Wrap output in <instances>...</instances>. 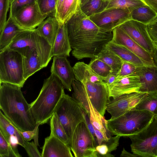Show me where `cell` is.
<instances>
[{
  "label": "cell",
  "mask_w": 157,
  "mask_h": 157,
  "mask_svg": "<svg viewBox=\"0 0 157 157\" xmlns=\"http://www.w3.org/2000/svg\"><path fill=\"white\" fill-rule=\"evenodd\" d=\"M65 24L71 54L78 60L94 59L113 38V33L100 29L80 8Z\"/></svg>",
  "instance_id": "6da1fadb"
},
{
  "label": "cell",
  "mask_w": 157,
  "mask_h": 157,
  "mask_svg": "<svg viewBox=\"0 0 157 157\" xmlns=\"http://www.w3.org/2000/svg\"><path fill=\"white\" fill-rule=\"evenodd\" d=\"M21 88L16 85L0 82V109L17 129L32 131L37 124Z\"/></svg>",
  "instance_id": "7a4b0ae2"
},
{
  "label": "cell",
  "mask_w": 157,
  "mask_h": 157,
  "mask_svg": "<svg viewBox=\"0 0 157 157\" xmlns=\"http://www.w3.org/2000/svg\"><path fill=\"white\" fill-rule=\"evenodd\" d=\"M64 89L61 81L53 74L44 80L38 96L30 104L36 124H43L50 120L64 92Z\"/></svg>",
  "instance_id": "3957f363"
},
{
  "label": "cell",
  "mask_w": 157,
  "mask_h": 157,
  "mask_svg": "<svg viewBox=\"0 0 157 157\" xmlns=\"http://www.w3.org/2000/svg\"><path fill=\"white\" fill-rule=\"evenodd\" d=\"M7 48L18 52L23 57H25L33 49H35L43 68L47 66L52 58V46L38 34L36 29L19 32Z\"/></svg>",
  "instance_id": "277c9868"
},
{
  "label": "cell",
  "mask_w": 157,
  "mask_h": 157,
  "mask_svg": "<svg viewBox=\"0 0 157 157\" xmlns=\"http://www.w3.org/2000/svg\"><path fill=\"white\" fill-rule=\"evenodd\" d=\"M153 114L135 107L117 117L107 120V127L113 135L128 136L138 133L150 123Z\"/></svg>",
  "instance_id": "5b68a950"
},
{
  "label": "cell",
  "mask_w": 157,
  "mask_h": 157,
  "mask_svg": "<svg viewBox=\"0 0 157 157\" xmlns=\"http://www.w3.org/2000/svg\"><path fill=\"white\" fill-rule=\"evenodd\" d=\"M84 111L77 101L64 92L54 113L57 114L70 139V145L77 126L82 122H86Z\"/></svg>",
  "instance_id": "8992f818"
},
{
  "label": "cell",
  "mask_w": 157,
  "mask_h": 157,
  "mask_svg": "<svg viewBox=\"0 0 157 157\" xmlns=\"http://www.w3.org/2000/svg\"><path fill=\"white\" fill-rule=\"evenodd\" d=\"M23 56L18 52L6 48L0 52V82H6L22 87Z\"/></svg>",
  "instance_id": "52a82bcc"
},
{
  "label": "cell",
  "mask_w": 157,
  "mask_h": 157,
  "mask_svg": "<svg viewBox=\"0 0 157 157\" xmlns=\"http://www.w3.org/2000/svg\"><path fill=\"white\" fill-rule=\"evenodd\" d=\"M132 151L140 157H157V117L141 131L128 136Z\"/></svg>",
  "instance_id": "ba28073f"
},
{
  "label": "cell",
  "mask_w": 157,
  "mask_h": 157,
  "mask_svg": "<svg viewBox=\"0 0 157 157\" xmlns=\"http://www.w3.org/2000/svg\"><path fill=\"white\" fill-rule=\"evenodd\" d=\"M70 148L75 157H97L95 145L86 122H82L77 126Z\"/></svg>",
  "instance_id": "9c48e42d"
},
{
  "label": "cell",
  "mask_w": 157,
  "mask_h": 157,
  "mask_svg": "<svg viewBox=\"0 0 157 157\" xmlns=\"http://www.w3.org/2000/svg\"><path fill=\"white\" fill-rule=\"evenodd\" d=\"M89 18L98 27L106 32H112L115 28L132 19L129 10L119 8L106 9Z\"/></svg>",
  "instance_id": "30bf717a"
},
{
  "label": "cell",
  "mask_w": 157,
  "mask_h": 157,
  "mask_svg": "<svg viewBox=\"0 0 157 157\" xmlns=\"http://www.w3.org/2000/svg\"><path fill=\"white\" fill-rule=\"evenodd\" d=\"M83 85L92 104L102 116L105 113L106 105L110 100L108 87L105 82L101 83L92 82L86 79H75Z\"/></svg>",
  "instance_id": "8fae6325"
},
{
  "label": "cell",
  "mask_w": 157,
  "mask_h": 157,
  "mask_svg": "<svg viewBox=\"0 0 157 157\" xmlns=\"http://www.w3.org/2000/svg\"><path fill=\"white\" fill-rule=\"evenodd\" d=\"M147 94L135 91L124 94L109 100L107 104L106 110L111 116L110 119H114L134 107Z\"/></svg>",
  "instance_id": "7c38bea8"
},
{
  "label": "cell",
  "mask_w": 157,
  "mask_h": 157,
  "mask_svg": "<svg viewBox=\"0 0 157 157\" xmlns=\"http://www.w3.org/2000/svg\"><path fill=\"white\" fill-rule=\"evenodd\" d=\"M119 27L152 57L156 48L149 35L146 25L131 19Z\"/></svg>",
  "instance_id": "4fadbf2b"
},
{
  "label": "cell",
  "mask_w": 157,
  "mask_h": 157,
  "mask_svg": "<svg viewBox=\"0 0 157 157\" xmlns=\"http://www.w3.org/2000/svg\"><path fill=\"white\" fill-rule=\"evenodd\" d=\"M47 17L42 13L36 2L21 8L12 17L24 29L31 30L38 27Z\"/></svg>",
  "instance_id": "5bb4252c"
},
{
  "label": "cell",
  "mask_w": 157,
  "mask_h": 157,
  "mask_svg": "<svg viewBox=\"0 0 157 157\" xmlns=\"http://www.w3.org/2000/svg\"><path fill=\"white\" fill-rule=\"evenodd\" d=\"M112 33L113 41L125 47L134 53L140 59L144 65H155L152 56L133 40L119 26L115 28Z\"/></svg>",
  "instance_id": "9a60e30c"
},
{
  "label": "cell",
  "mask_w": 157,
  "mask_h": 157,
  "mask_svg": "<svg viewBox=\"0 0 157 157\" xmlns=\"http://www.w3.org/2000/svg\"><path fill=\"white\" fill-rule=\"evenodd\" d=\"M53 60L51 74H54L60 79L64 88L68 91H71L73 81L75 78L73 67L67 57L54 56Z\"/></svg>",
  "instance_id": "2e32d148"
},
{
  "label": "cell",
  "mask_w": 157,
  "mask_h": 157,
  "mask_svg": "<svg viewBox=\"0 0 157 157\" xmlns=\"http://www.w3.org/2000/svg\"><path fill=\"white\" fill-rule=\"evenodd\" d=\"M141 86L139 76L134 74L116 78L108 86L109 96L115 98L124 94L137 92Z\"/></svg>",
  "instance_id": "e0dca14e"
},
{
  "label": "cell",
  "mask_w": 157,
  "mask_h": 157,
  "mask_svg": "<svg viewBox=\"0 0 157 157\" xmlns=\"http://www.w3.org/2000/svg\"><path fill=\"white\" fill-rule=\"evenodd\" d=\"M132 74L138 75L141 86L137 92L157 94V66H143L136 67Z\"/></svg>",
  "instance_id": "ac0fdd59"
},
{
  "label": "cell",
  "mask_w": 157,
  "mask_h": 157,
  "mask_svg": "<svg viewBox=\"0 0 157 157\" xmlns=\"http://www.w3.org/2000/svg\"><path fill=\"white\" fill-rule=\"evenodd\" d=\"M69 146L52 134L45 139L42 157H73Z\"/></svg>",
  "instance_id": "d6986e66"
},
{
  "label": "cell",
  "mask_w": 157,
  "mask_h": 157,
  "mask_svg": "<svg viewBox=\"0 0 157 157\" xmlns=\"http://www.w3.org/2000/svg\"><path fill=\"white\" fill-rule=\"evenodd\" d=\"M88 98L90 105V114L89 115L97 138V145L108 140L113 135L107 127V120H106L96 110Z\"/></svg>",
  "instance_id": "ffe728a7"
},
{
  "label": "cell",
  "mask_w": 157,
  "mask_h": 157,
  "mask_svg": "<svg viewBox=\"0 0 157 157\" xmlns=\"http://www.w3.org/2000/svg\"><path fill=\"white\" fill-rule=\"evenodd\" d=\"M61 25L55 17L50 16L42 21L36 30L52 48Z\"/></svg>",
  "instance_id": "44dd1931"
},
{
  "label": "cell",
  "mask_w": 157,
  "mask_h": 157,
  "mask_svg": "<svg viewBox=\"0 0 157 157\" xmlns=\"http://www.w3.org/2000/svg\"><path fill=\"white\" fill-rule=\"evenodd\" d=\"M0 131L9 143L18 144L24 147L25 140L22 134L1 111Z\"/></svg>",
  "instance_id": "7402d4cb"
},
{
  "label": "cell",
  "mask_w": 157,
  "mask_h": 157,
  "mask_svg": "<svg viewBox=\"0 0 157 157\" xmlns=\"http://www.w3.org/2000/svg\"><path fill=\"white\" fill-rule=\"evenodd\" d=\"M72 49L69 42L65 24L61 25L59 29L54 45L52 48L51 56H70Z\"/></svg>",
  "instance_id": "603a6c76"
},
{
  "label": "cell",
  "mask_w": 157,
  "mask_h": 157,
  "mask_svg": "<svg viewBox=\"0 0 157 157\" xmlns=\"http://www.w3.org/2000/svg\"><path fill=\"white\" fill-rule=\"evenodd\" d=\"M24 30L12 17H9L3 29L0 33V52L6 48L17 34Z\"/></svg>",
  "instance_id": "cb8c5ba5"
},
{
  "label": "cell",
  "mask_w": 157,
  "mask_h": 157,
  "mask_svg": "<svg viewBox=\"0 0 157 157\" xmlns=\"http://www.w3.org/2000/svg\"><path fill=\"white\" fill-rule=\"evenodd\" d=\"M105 47L124 61L133 65L136 67L144 65L140 59L134 53L125 47L116 43L112 40Z\"/></svg>",
  "instance_id": "d4e9b609"
},
{
  "label": "cell",
  "mask_w": 157,
  "mask_h": 157,
  "mask_svg": "<svg viewBox=\"0 0 157 157\" xmlns=\"http://www.w3.org/2000/svg\"><path fill=\"white\" fill-rule=\"evenodd\" d=\"M80 7V0H63L55 17L60 24H65Z\"/></svg>",
  "instance_id": "484cf974"
},
{
  "label": "cell",
  "mask_w": 157,
  "mask_h": 157,
  "mask_svg": "<svg viewBox=\"0 0 157 157\" xmlns=\"http://www.w3.org/2000/svg\"><path fill=\"white\" fill-rule=\"evenodd\" d=\"M23 76L26 80L30 76L43 67L35 49H33L25 57H23Z\"/></svg>",
  "instance_id": "4316f807"
},
{
  "label": "cell",
  "mask_w": 157,
  "mask_h": 157,
  "mask_svg": "<svg viewBox=\"0 0 157 157\" xmlns=\"http://www.w3.org/2000/svg\"><path fill=\"white\" fill-rule=\"evenodd\" d=\"M94 59L102 61L109 65L112 69V74L117 76L124 61L117 55L105 46Z\"/></svg>",
  "instance_id": "83f0119b"
},
{
  "label": "cell",
  "mask_w": 157,
  "mask_h": 157,
  "mask_svg": "<svg viewBox=\"0 0 157 157\" xmlns=\"http://www.w3.org/2000/svg\"><path fill=\"white\" fill-rule=\"evenodd\" d=\"M130 15L132 20L146 25L157 17L156 13L147 5L134 9L130 12Z\"/></svg>",
  "instance_id": "f1b7e54d"
},
{
  "label": "cell",
  "mask_w": 157,
  "mask_h": 157,
  "mask_svg": "<svg viewBox=\"0 0 157 157\" xmlns=\"http://www.w3.org/2000/svg\"><path fill=\"white\" fill-rule=\"evenodd\" d=\"M121 137L118 135L112 136L108 140L102 141L100 144L97 145L95 147L97 157H114L110 153L117 149Z\"/></svg>",
  "instance_id": "f546056e"
},
{
  "label": "cell",
  "mask_w": 157,
  "mask_h": 157,
  "mask_svg": "<svg viewBox=\"0 0 157 157\" xmlns=\"http://www.w3.org/2000/svg\"><path fill=\"white\" fill-rule=\"evenodd\" d=\"M50 122L51 134L60 140L70 147V139L56 113H54L51 118Z\"/></svg>",
  "instance_id": "4dcf8cb0"
},
{
  "label": "cell",
  "mask_w": 157,
  "mask_h": 157,
  "mask_svg": "<svg viewBox=\"0 0 157 157\" xmlns=\"http://www.w3.org/2000/svg\"><path fill=\"white\" fill-rule=\"evenodd\" d=\"M108 5L107 0H90L80 8L86 16L90 17L104 11Z\"/></svg>",
  "instance_id": "1f68e13d"
},
{
  "label": "cell",
  "mask_w": 157,
  "mask_h": 157,
  "mask_svg": "<svg viewBox=\"0 0 157 157\" xmlns=\"http://www.w3.org/2000/svg\"><path fill=\"white\" fill-rule=\"evenodd\" d=\"M106 9L119 8L127 10L131 12L134 9L146 5L142 0H107Z\"/></svg>",
  "instance_id": "d6a6232c"
},
{
  "label": "cell",
  "mask_w": 157,
  "mask_h": 157,
  "mask_svg": "<svg viewBox=\"0 0 157 157\" xmlns=\"http://www.w3.org/2000/svg\"><path fill=\"white\" fill-rule=\"evenodd\" d=\"M135 108L136 109L149 111L157 117V94H147Z\"/></svg>",
  "instance_id": "836d02e7"
},
{
  "label": "cell",
  "mask_w": 157,
  "mask_h": 157,
  "mask_svg": "<svg viewBox=\"0 0 157 157\" xmlns=\"http://www.w3.org/2000/svg\"><path fill=\"white\" fill-rule=\"evenodd\" d=\"M17 146L9 143L0 131V157H21Z\"/></svg>",
  "instance_id": "e575fe53"
},
{
  "label": "cell",
  "mask_w": 157,
  "mask_h": 157,
  "mask_svg": "<svg viewBox=\"0 0 157 157\" xmlns=\"http://www.w3.org/2000/svg\"><path fill=\"white\" fill-rule=\"evenodd\" d=\"M88 65L96 74L103 78L104 81L113 71L109 65L97 59H91Z\"/></svg>",
  "instance_id": "d590c367"
},
{
  "label": "cell",
  "mask_w": 157,
  "mask_h": 157,
  "mask_svg": "<svg viewBox=\"0 0 157 157\" xmlns=\"http://www.w3.org/2000/svg\"><path fill=\"white\" fill-rule=\"evenodd\" d=\"M56 1L57 0H37V2L43 15L55 17Z\"/></svg>",
  "instance_id": "8d00e7d4"
},
{
  "label": "cell",
  "mask_w": 157,
  "mask_h": 157,
  "mask_svg": "<svg viewBox=\"0 0 157 157\" xmlns=\"http://www.w3.org/2000/svg\"><path fill=\"white\" fill-rule=\"evenodd\" d=\"M11 0H0V33L4 29Z\"/></svg>",
  "instance_id": "74e56055"
},
{
  "label": "cell",
  "mask_w": 157,
  "mask_h": 157,
  "mask_svg": "<svg viewBox=\"0 0 157 157\" xmlns=\"http://www.w3.org/2000/svg\"><path fill=\"white\" fill-rule=\"evenodd\" d=\"M37 2V0H11L9 17H12L19 9L23 7Z\"/></svg>",
  "instance_id": "f35d334b"
},
{
  "label": "cell",
  "mask_w": 157,
  "mask_h": 157,
  "mask_svg": "<svg viewBox=\"0 0 157 157\" xmlns=\"http://www.w3.org/2000/svg\"><path fill=\"white\" fill-rule=\"evenodd\" d=\"M40 123L37 124L35 128L32 131L22 132L18 129V131L22 134L25 140L29 141L33 139L36 146H39L38 143V127Z\"/></svg>",
  "instance_id": "ab89813d"
},
{
  "label": "cell",
  "mask_w": 157,
  "mask_h": 157,
  "mask_svg": "<svg viewBox=\"0 0 157 157\" xmlns=\"http://www.w3.org/2000/svg\"><path fill=\"white\" fill-rule=\"evenodd\" d=\"M146 26L150 39L155 47L157 48V17Z\"/></svg>",
  "instance_id": "60d3db41"
},
{
  "label": "cell",
  "mask_w": 157,
  "mask_h": 157,
  "mask_svg": "<svg viewBox=\"0 0 157 157\" xmlns=\"http://www.w3.org/2000/svg\"><path fill=\"white\" fill-rule=\"evenodd\" d=\"M24 147L29 157H42L41 154L37 149V146L33 141L29 142L25 140Z\"/></svg>",
  "instance_id": "b9f144b4"
},
{
  "label": "cell",
  "mask_w": 157,
  "mask_h": 157,
  "mask_svg": "<svg viewBox=\"0 0 157 157\" xmlns=\"http://www.w3.org/2000/svg\"><path fill=\"white\" fill-rule=\"evenodd\" d=\"M136 68V67L134 65L124 61L116 78L133 74Z\"/></svg>",
  "instance_id": "7bdbcfd3"
},
{
  "label": "cell",
  "mask_w": 157,
  "mask_h": 157,
  "mask_svg": "<svg viewBox=\"0 0 157 157\" xmlns=\"http://www.w3.org/2000/svg\"><path fill=\"white\" fill-rule=\"evenodd\" d=\"M84 113L86 123L87 127L91 134L95 145V148L96 146L97 145V138L95 134L93 126L90 122L89 116L85 110L84 111Z\"/></svg>",
  "instance_id": "ee69618b"
},
{
  "label": "cell",
  "mask_w": 157,
  "mask_h": 157,
  "mask_svg": "<svg viewBox=\"0 0 157 157\" xmlns=\"http://www.w3.org/2000/svg\"><path fill=\"white\" fill-rule=\"evenodd\" d=\"M157 14V0H142Z\"/></svg>",
  "instance_id": "f6af8a7d"
},
{
  "label": "cell",
  "mask_w": 157,
  "mask_h": 157,
  "mask_svg": "<svg viewBox=\"0 0 157 157\" xmlns=\"http://www.w3.org/2000/svg\"><path fill=\"white\" fill-rule=\"evenodd\" d=\"M117 76V75L111 74L105 79L104 81L108 87L114 82Z\"/></svg>",
  "instance_id": "bcb514c9"
},
{
  "label": "cell",
  "mask_w": 157,
  "mask_h": 157,
  "mask_svg": "<svg viewBox=\"0 0 157 157\" xmlns=\"http://www.w3.org/2000/svg\"><path fill=\"white\" fill-rule=\"evenodd\" d=\"M121 157H140L139 155L134 154H131L129 152L126 151L124 148H123V150L121 151L120 155Z\"/></svg>",
  "instance_id": "7dc6e473"
},
{
  "label": "cell",
  "mask_w": 157,
  "mask_h": 157,
  "mask_svg": "<svg viewBox=\"0 0 157 157\" xmlns=\"http://www.w3.org/2000/svg\"><path fill=\"white\" fill-rule=\"evenodd\" d=\"M152 58L155 65L157 66V48H156L155 50Z\"/></svg>",
  "instance_id": "c3c4849f"
},
{
  "label": "cell",
  "mask_w": 157,
  "mask_h": 157,
  "mask_svg": "<svg viewBox=\"0 0 157 157\" xmlns=\"http://www.w3.org/2000/svg\"><path fill=\"white\" fill-rule=\"evenodd\" d=\"M90 0H80V7L83 5Z\"/></svg>",
  "instance_id": "681fc988"
},
{
  "label": "cell",
  "mask_w": 157,
  "mask_h": 157,
  "mask_svg": "<svg viewBox=\"0 0 157 157\" xmlns=\"http://www.w3.org/2000/svg\"></svg>",
  "instance_id": "f907efd6"
}]
</instances>
